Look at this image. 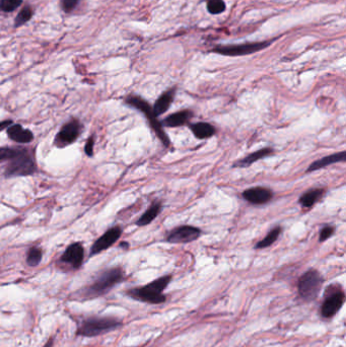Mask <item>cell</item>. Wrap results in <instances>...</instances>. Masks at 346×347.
<instances>
[{
  "label": "cell",
  "instance_id": "6da1fadb",
  "mask_svg": "<svg viewBox=\"0 0 346 347\" xmlns=\"http://www.w3.org/2000/svg\"><path fill=\"white\" fill-rule=\"evenodd\" d=\"M125 274L120 267H113L100 272L94 280L74 293V298L90 300L106 295L124 280Z\"/></svg>",
  "mask_w": 346,
  "mask_h": 347
},
{
  "label": "cell",
  "instance_id": "7a4b0ae2",
  "mask_svg": "<svg viewBox=\"0 0 346 347\" xmlns=\"http://www.w3.org/2000/svg\"><path fill=\"white\" fill-rule=\"evenodd\" d=\"M171 280L172 275H165L145 286L127 289L126 295L137 301L149 305H161L167 301V295L164 291L169 287Z\"/></svg>",
  "mask_w": 346,
  "mask_h": 347
},
{
  "label": "cell",
  "instance_id": "3957f363",
  "mask_svg": "<svg viewBox=\"0 0 346 347\" xmlns=\"http://www.w3.org/2000/svg\"><path fill=\"white\" fill-rule=\"evenodd\" d=\"M123 322L115 317L91 316L81 320L78 324L75 335L84 338L101 336L122 327Z\"/></svg>",
  "mask_w": 346,
  "mask_h": 347
},
{
  "label": "cell",
  "instance_id": "277c9868",
  "mask_svg": "<svg viewBox=\"0 0 346 347\" xmlns=\"http://www.w3.org/2000/svg\"><path fill=\"white\" fill-rule=\"evenodd\" d=\"M324 284L323 276L316 269H309L298 279L297 293L305 302H312L319 296Z\"/></svg>",
  "mask_w": 346,
  "mask_h": 347
},
{
  "label": "cell",
  "instance_id": "5b68a950",
  "mask_svg": "<svg viewBox=\"0 0 346 347\" xmlns=\"http://www.w3.org/2000/svg\"><path fill=\"white\" fill-rule=\"evenodd\" d=\"M126 103L129 106L139 110L141 113H143L144 115L146 116V119L148 120L150 127L156 132L157 136L160 138L162 143L167 147L170 146L169 136L165 133V130L163 128L162 123L158 120V117L155 115L153 108L150 107V105L145 100H143V99H141L140 97H137V96H131V97H128L126 99Z\"/></svg>",
  "mask_w": 346,
  "mask_h": 347
},
{
  "label": "cell",
  "instance_id": "8992f818",
  "mask_svg": "<svg viewBox=\"0 0 346 347\" xmlns=\"http://www.w3.org/2000/svg\"><path fill=\"white\" fill-rule=\"evenodd\" d=\"M36 172V164L32 156L25 149H17L16 155L10 159L9 165L5 169L6 178L30 176Z\"/></svg>",
  "mask_w": 346,
  "mask_h": 347
},
{
  "label": "cell",
  "instance_id": "52a82bcc",
  "mask_svg": "<svg viewBox=\"0 0 346 347\" xmlns=\"http://www.w3.org/2000/svg\"><path fill=\"white\" fill-rule=\"evenodd\" d=\"M345 301V293L340 286L329 287L325 299L320 307V316L324 319H332L341 310Z\"/></svg>",
  "mask_w": 346,
  "mask_h": 347
},
{
  "label": "cell",
  "instance_id": "ba28073f",
  "mask_svg": "<svg viewBox=\"0 0 346 347\" xmlns=\"http://www.w3.org/2000/svg\"><path fill=\"white\" fill-rule=\"evenodd\" d=\"M270 43L260 42V43H247V44H241V45H231V46H217L213 49V52L220 53L222 55L226 56H244L248 54L255 53L257 51H260L267 46H269Z\"/></svg>",
  "mask_w": 346,
  "mask_h": 347
},
{
  "label": "cell",
  "instance_id": "9c48e42d",
  "mask_svg": "<svg viewBox=\"0 0 346 347\" xmlns=\"http://www.w3.org/2000/svg\"><path fill=\"white\" fill-rule=\"evenodd\" d=\"M84 258V250L81 244H71L63 253L60 258V262L69 266L70 268L77 270L82 266Z\"/></svg>",
  "mask_w": 346,
  "mask_h": 347
},
{
  "label": "cell",
  "instance_id": "30bf717a",
  "mask_svg": "<svg viewBox=\"0 0 346 347\" xmlns=\"http://www.w3.org/2000/svg\"><path fill=\"white\" fill-rule=\"evenodd\" d=\"M80 129H81V125L77 120L69 121L58 132L55 143L60 147L71 144L79 136Z\"/></svg>",
  "mask_w": 346,
  "mask_h": 347
},
{
  "label": "cell",
  "instance_id": "8fae6325",
  "mask_svg": "<svg viewBox=\"0 0 346 347\" xmlns=\"http://www.w3.org/2000/svg\"><path fill=\"white\" fill-rule=\"evenodd\" d=\"M201 234L198 228L192 226H182L174 229L167 235V241L172 244H186L196 241Z\"/></svg>",
  "mask_w": 346,
  "mask_h": 347
},
{
  "label": "cell",
  "instance_id": "7c38bea8",
  "mask_svg": "<svg viewBox=\"0 0 346 347\" xmlns=\"http://www.w3.org/2000/svg\"><path fill=\"white\" fill-rule=\"evenodd\" d=\"M122 234V230L120 227H114L110 229L109 231H106L102 236H100L95 244L92 247L91 254L92 255H97L107 249H109L111 246H113L118 238Z\"/></svg>",
  "mask_w": 346,
  "mask_h": 347
},
{
  "label": "cell",
  "instance_id": "4fadbf2b",
  "mask_svg": "<svg viewBox=\"0 0 346 347\" xmlns=\"http://www.w3.org/2000/svg\"><path fill=\"white\" fill-rule=\"evenodd\" d=\"M243 197L245 200L250 202L254 205H262L269 202L272 197L273 193L270 189L264 187H253L247 189L243 193Z\"/></svg>",
  "mask_w": 346,
  "mask_h": 347
},
{
  "label": "cell",
  "instance_id": "5bb4252c",
  "mask_svg": "<svg viewBox=\"0 0 346 347\" xmlns=\"http://www.w3.org/2000/svg\"><path fill=\"white\" fill-rule=\"evenodd\" d=\"M8 137L19 143H30L34 139V134L31 130L24 128L19 124H13L7 128Z\"/></svg>",
  "mask_w": 346,
  "mask_h": 347
},
{
  "label": "cell",
  "instance_id": "9a60e30c",
  "mask_svg": "<svg viewBox=\"0 0 346 347\" xmlns=\"http://www.w3.org/2000/svg\"><path fill=\"white\" fill-rule=\"evenodd\" d=\"M346 160V153L345 151H341V153H337V154H333L330 156H327L325 158H322L314 163H312L310 165V167L308 168L307 172H314V171H318L321 169H324L328 166L337 164V163H344Z\"/></svg>",
  "mask_w": 346,
  "mask_h": 347
},
{
  "label": "cell",
  "instance_id": "2e32d148",
  "mask_svg": "<svg viewBox=\"0 0 346 347\" xmlns=\"http://www.w3.org/2000/svg\"><path fill=\"white\" fill-rule=\"evenodd\" d=\"M274 150L270 147H265V148H262L258 151H255L249 156H247L246 158H244L242 161H239L237 163H235L233 165V167H239V168H245V167H250L252 164L264 159V158H267L271 155H273Z\"/></svg>",
  "mask_w": 346,
  "mask_h": 347
},
{
  "label": "cell",
  "instance_id": "e0dca14e",
  "mask_svg": "<svg viewBox=\"0 0 346 347\" xmlns=\"http://www.w3.org/2000/svg\"><path fill=\"white\" fill-rule=\"evenodd\" d=\"M174 96H175V90H170L165 92L156 102L153 110L155 115L161 116L165 114L169 108L171 107L173 103Z\"/></svg>",
  "mask_w": 346,
  "mask_h": 347
},
{
  "label": "cell",
  "instance_id": "ac0fdd59",
  "mask_svg": "<svg viewBox=\"0 0 346 347\" xmlns=\"http://www.w3.org/2000/svg\"><path fill=\"white\" fill-rule=\"evenodd\" d=\"M324 194H325L324 189H312L304 193L300 196L298 202L304 208H311L323 198Z\"/></svg>",
  "mask_w": 346,
  "mask_h": 347
},
{
  "label": "cell",
  "instance_id": "d6986e66",
  "mask_svg": "<svg viewBox=\"0 0 346 347\" xmlns=\"http://www.w3.org/2000/svg\"><path fill=\"white\" fill-rule=\"evenodd\" d=\"M193 113L190 110H183L177 113H174L172 115L167 117L162 125L168 126V127H179L182 125H185L186 123H188V121L192 118Z\"/></svg>",
  "mask_w": 346,
  "mask_h": 347
},
{
  "label": "cell",
  "instance_id": "ffe728a7",
  "mask_svg": "<svg viewBox=\"0 0 346 347\" xmlns=\"http://www.w3.org/2000/svg\"><path fill=\"white\" fill-rule=\"evenodd\" d=\"M190 129L198 139H207L215 134V128L206 122H198L190 125Z\"/></svg>",
  "mask_w": 346,
  "mask_h": 347
},
{
  "label": "cell",
  "instance_id": "44dd1931",
  "mask_svg": "<svg viewBox=\"0 0 346 347\" xmlns=\"http://www.w3.org/2000/svg\"><path fill=\"white\" fill-rule=\"evenodd\" d=\"M162 211V203L161 202H156L153 205H150V207L139 218V220L137 221L136 225L139 227H144L149 225L150 223H153L158 215L160 214V212Z\"/></svg>",
  "mask_w": 346,
  "mask_h": 347
},
{
  "label": "cell",
  "instance_id": "7402d4cb",
  "mask_svg": "<svg viewBox=\"0 0 346 347\" xmlns=\"http://www.w3.org/2000/svg\"><path fill=\"white\" fill-rule=\"evenodd\" d=\"M282 233V228L280 227H276L274 229H272L271 231L268 232V234L259 243L256 244L255 248L256 249H264V248H268L269 246H271L279 236V234Z\"/></svg>",
  "mask_w": 346,
  "mask_h": 347
},
{
  "label": "cell",
  "instance_id": "603a6c76",
  "mask_svg": "<svg viewBox=\"0 0 346 347\" xmlns=\"http://www.w3.org/2000/svg\"><path fill=\"white\" fill-rule=\"evenodd\" d=\"M42 261V251L37 247H33L29 250L27 255V263L31 267L38 266Z\"/></svg>",
  "mask_w": 346,
  "mask_h": 347
},
{
  "label": "cell",
  "instance_id": "cb8c5ba5",
  "mask_svg": "<svg viewBox=\"0 0 346 347\" xmlns=\"http://www.w3.org/2000/svg\"><path fill=\"white\" fill-rule=\"evenodd\" d=\"M207 10L211 14H220L225 11L226 3L224 0H206Z\"/></svg>",
  "mask_w": 346,
  "mask_h": 347
},
{
  "label": "cell",
  "instance_id": "d4e9b609",
  "mask_svg": "<svg viewBox=\"0 0 346 347\" xmlns=\"http://www.w3.org/2000/svg\"><path fill=\"white\" fill-rule=\"evenodd\" d=\"M32 15H33V9L30 6L23 8L20 10V12L18 13L17 17L15 18V26L19 27V26L24 25L25 23H27L28 20H30L32 18Z\"/></svg>",
  "mask_w": 346,
  "mask_h": 347
},
{
  "label": "cell",
  "instance_id": "484cf974",
  "mask_svg": "<svg viewBox=\"0 0 346 347\" xmlns=\"http://www.w3.org/2000/svg\"><path fill=\"white\" fill-rule=\"evenodd\" d=\"M21 3L23 0H0V9L4 12H11L15 10Z\"/></svg>",
  "mask_w": 346,
  "mask_h": 347
},
{
  "label": "cell",
  "instance_id": "4316f807",
  "mask_svg": "<svg viewBox=\"0 0 346 347\" xmlns=\"http://www.w3.org/2000/svg\"><path fill=\"white\" fill-rule=\"evenodd\" d=\"M17 153V149L8 148V147H0V161L10 160Z\"/></svg>",
  "mask_w": 346,
  "mask_h": 347
},
{
  "label": "cell",
  "instance_id": "83f0119b",
  "mask_svg": "<svg viewBox=\"0 0 346 347\" xmlns=\"http://www.w3.org/2000/svg\"><path fill=\"white\" fill-rule=\"evenodd\" d=\"M334 233V228L331 227V226H327L325 228H323L321 231H320V235H319V238H320V242H325L327 241L330 236H332Z\"/></svg>",
  "mask_w": 346,
  "mask_h": 347
},
{
  "label": "cell",
  "instance_id": "f1b7e54d",
  "mask_svg": "<svg viewBox=\"0 0 346 347\" xmlns=\"http://www.w3.org/2000/svg\"><path fill=\"white\" fill-rule=\"evenodd\" d=\"M78 2L79 0H61V5L65 12H71Z\"/></svg>",
  "mask_w": 346,
  "mask_h": 347
},
{
  "label": "cell",
  "instance_id": "f546056e",
  "mask_svg": "<svg viewBox=\"0 0 346 347\" xmlns=\"http://www.w3.org/2000/svg\"><path fill=\"white\" fill-rule=\"evenodd\" d=\"M94 145H95L94 139H93V138H89L88 141H86L85 147H84L85 154H86L89 157H93V155H94Z\"/></svg>",
  "mask_w": 346,
  "mask_h": 347
},
{
  "label": "cell",
  "instance_id": "4dcf8cb0",
  "mask_svg": "<svg viewBox=\"0 0 346 347\" xmlns=\"http://www.w3.org/2000/svg\"><path fill=\"white\" fill-rule=\"evenodd\" d=\"M12 122L10 120H7V121H3V122H0V131L5 129L6 127H8L9 125H11Z\"/></svg>",
  "mask_w": 346,
  "mask_h": 347
},
{
  "label": "cell",
  "instance_id": "1f68e13d",
  "mask_svg": "<svg viewBox=\"0 0 346 347\" xmlns=\"http://www.w3.org/2000/svg\"><path fill=\"white\" fill-rule=\"evenodd\" d=\"M43 347H54V339H53V337H50Z\"/></svg>",
  "mask_w": 346,
  "mask_h": 347
}]
</instances>
